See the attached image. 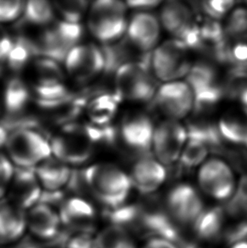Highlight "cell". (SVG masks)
Listing matches in <instances>:
<instances>
[{
  "mask_svg": "<svg viewBox=\"0 0 247 248\" xmlns=\"http://www.w3.org/2000/svg\"><path fill=\"white\" fill-rule=\"evenodd\" d=\"M84 180L97 201L111 209L124 205L132 188L130 175L111 163H97L88 166Z\"/></svg>",
  "mask_w": 247,
  "mask_h": 248,
  "instance_id": "6da1fadb",
  "label": "cell"
},
{
  "mask_svg": "<svg viewBox=\"0 0 247 248\" xmlns=\"http://www.w3.org/2000/svg\"><path fill=\"white\" fill-rule=\"evenodd\" d=\"M24 80L39 102H53L66 97L68 77L59 61L37 55L23 71Z\"/></svg>",
  "mask_w": 247,
  "mask_h": 248,
  "instance_id": "7a4b0ae2",
  "label": "cell"
},
{
  "mask_svg": "<svg viewBox=\"0 0 247 248\" xmlns=\"http://www.w3.org/2000/svg\"><path fill=\"white\" fill-rule=\"evenodd\" d=\"M127 8L123 0H94L86 16L91 35L101 44L118 43L126 34Z\"/></svg>",
  "mask_w": 247,
  "mask_h": 248,
  "instance_id": "3957f363",
  "label": "cell"
},
{
  "mask_svg": "<svg viewBox=\"0 0 247 248\" xmlns=\"http://www.w3.org/2000/svg\"><path fill=\"white\" fill-rule=\"evenodd\" d=\"M157 88L156 78L151 71L150 61L130 62L115 71L114 89L121 100L152 102Z\"/></svg>",
  "mask_w": 247,
  "mask_h": 248,
  "instance_id": "277c9868",
  "label": "cell"
},
{
  "mask_svg": "<svg viewBox=\"0 0 247 248\" xmlns=\"http://www.w3.org/2000/svg\"><path fill=\"white\" fill-rule=\"evenodd\" d=\"M97 137L80 125H63L51 139L52 155L68 165H82L93 154Z\"/></svg>",
  "mask_w": 247,
  "mask_h": 248,
  "instance_id": "5b68a950",
  "label": "cell"
},
{
  "mask_svg": "<svg viewBox=\"0 0 247 248\" xmlns=\"http://www.w3.org/2000/svg\"><path fill=\"white\" fill-rule=\"evenodd\" d=\"M5 155L14 166L31 169L52 156L50 142L37 131L19 129L10 133Z\"/></svg>",
  "mask_w": 247,
  "mask_h": 248,
  "instance_id": "8992f818",
  "label": "cell"
},
{
  "mask_svg": "<svg viewBox=\"0 0 247 248\" xmlns=\"http://www.w3.org/2000/svg\"><path fill=\"white\" fill-rule=\"evenodd\" d=\"M43 30L36 40L31 41L38 55L52 58L54 60L64 59L67 53L80 44L82 36L80 23L66 20H54Z\"/></svg>",
  "mask_w": 247,
  "mask_h": 248,
  "instance_id": "52a82bcc",
  "label": "cell"
},
{
  "mask_svg": "<svg viewBox=\"0 0 247 248\" xmlns=\"http://www.w3.org/2000/svg\"><path fill=\"white\" fill-rule=\"evenodd\" d=\"M189 49L176 39L157 45L150 54V69L157 80L166 82L179 81L186 76L192 64Z\"/></svg>",
  "mask_w": 247,
  "mask_h": 248,
  "instance_id": "ba28073f",
  "label": "cell"
},
{
  "mask_svg": "<svg viewBox=\"0 0 247 248\" xmlns=\"http://www.w3.org/2000/svg\"><path fill=\"white\" fill-rule=\"evenodd\" d=\"M106 64L104 52L97 45L80 43L67 53L63 67L70 80L87 84L95 80L104 71Z\"/></svg>",
  "mask_w": 247,
  "mask_h": 248,
  "instance_id": "9c48e42d",
  "label": "cell"
},
{
  "mask_svg": "<svg viewBox=\"0 0 247 248\" xmlns=\"http://www.w3.org/2000/svg\"><path fill=\"white\" fill-rule=\"evenodd\" d=\"M197 181L201 190L217 201L233 198L237 186L232 167L218 158L207 159L201 165Z\"/></svg>",
  "mask_w": 247,
  "mask_h": 248,
  "instance_id": "30bf717a",
  "label": "cell"
},
{
  "mask_svg": "<svg viewBox=\"0 0 247 248\" xmlns=\"http://www.w3.org/2000/svg\"><path fill=\"white\" fill-rule=\"evenodd\" d=\"M186 126L180 121L166 119L155 126L152 150L161 164L174 165L179 161L186 143Z\"/></svg>",
  "mask_w": 247,
  "mask_h": 248,
  "instance_id": "8fae6325",
  "label": "cell"
},
{
  "mask_svg": "<svg viewBox=\"0 0 247 248\" xmlns=\"http://www.w3.org/2000/svg\"><path fill=\"white\" fill-rule=\"evenodd\" d=\"M152 102L166 119L180 121L193 112V91L186 81L166 82L158 87Z\"/></svg>",
  "mask_w": 247,
  "mask_h": 248,
  "instance_id": "7c38bea8",
  "label": "cell"
},
{
  "mask_svg": "<svg viewBox=\"0 0 247 248\" xmlns=\"http://www.w3.org/2000/svg\"><path fill=\"white\" fill-rule=\"evenodd\" d=\"M166 209L171 218L182 224L197 222L204 212V203L200 193L189 184L174 186L166 198Z\"/></svg>",
  "mask_w": 247,
  "mask_h": 248,
  "instance_id": "4fadbf2b",
  "label": "cell"
},
{
  "mask_svg": "<svg viewBox=\"0 0 247 248\" xmlns=\"http://www.w3.org/2000/svg\"><path fill=\"white\" fill-rule=\"evenodd\" d=\"M154 130L155 126L149 116L133 114L124 119L119 133L125 147L142 157L149 155L152 150Z\"/></svg>",
  "mask_w": 247,
  "mask_h": 248,
  "instance_id": "5bb4252c",
  "label": "cell"
},
{
  "mask_svg": "<svg viewBox=\"0 0 247 248\" xmlns=\"http://www.w3.org/2000/svg\"><path fill=\"white\" fill-rule=\"evenodd\" d=\"M159 18L153 14L141 11L136 14L128 22V42L141 54H149L157 47L161 35Z\"/></svg>",
  "mask_w": 247,
  "mask_h": 248,
  "instance_id": "9a60e30c",
  "label": "cell"
},
{
  "mask_svg": "<svg viewBox=\"0 0 247 248\" xmlns=\"http://www.w3.org/2000/svg\"><path fill=\"white\" fill-rule=\"evenodd\" d=\"M17 169L18 170H15L14 173L7 196L12 204L27 212L39 203L44 189L34 171L31 169Z\"/></svg>",
  "mask_w": 247,
  "mask_h": 248,
  "instance_id": "2e32d148",
  "label": "cell"
},
{
  "mask_svg": "<svg viewBox=\"0 0 247 248\" xmlns=\"http://www.w3.org/2000/svg\"><path fill=\"white\" fill-rule=\"evenodd\" d=\"M130 175L132 187L141 194H152L159 189L167 177L163 164L149 155L142 156L131 168Z\"/></svg>",
  "mask_w": 247,
  "mask_h": 248,
  "instance_id": "e0dca14e",
  "label": "cell"
},
{
  "mask_svg": "<svg viewBox=\"0 0 247 248\" xmlns=\"http://www.w3.org/2000/svg\"><path fill=\"white\" fill-rule=\"evenodd\" d=\"M27 231L35 238L50 241L60 233L62 222L59 211L50 205L37 203L26 212Z\"/></svg>",
  "mask_w": 247,
  "mask_h": 248,
  "instance_id": "ac0fdd59",
  "label": "cell"
},
{
  "mask_svg": "<svg viewBox=\"0 0 247 248\" xmlns=\"http://www.w3.org/2000/svg\"><path fill=\"white\" fill-rule=\"evenodd\" d=\"M62 225L76 229L77 232L88 231L97 219V211L86 198L70 197L63 200L59 210Z\"/></svg>",
  "mask_w": 247,
  "mask_h": 248,
  "instance_id": "d6986e66",
  "label": "cell"
},
{
  "mask_svg": "<svg viewBox=\"0 0 247 248\" xmlns=\"http://www.w3.org/2000/svg\"><path fill=\"white\" fill-rule=\"evenodd\" d=\"M162 27L174 39H180L196 24L194 14L185 0H165L159 15Z\"/></svg>",
  "mask_w": 247,
  "mask_h": 248,
  "instance_id": "ffe728a7",
  "label": "cell"
},
{
  "mask_svg": "<svg viewBox=\"0 0 247 248\" xmlns=\"http://www.w3.org/2000/svg\"><path fill=\"white\" fill-rule=\"evenodd\" d=\"M27 231L26 212L10 202L0 203V246L18 242Z\"/></svg>",
  "mask_w": 247,
  "mask_h": 248,
  "instance_id": "44dd1931",
  "label": "cell"
},
{
  "mask_svg": "<svg viewBox=\"0 0 247 248\" xmlns=\"http://www.w3.org/2000/svg\"><path fill=\"white\" fill-rule=\"evenodd\" d=\"M33 95L22 77L12 76L0 88V100L4 112L18 114L30 105Z\"/></svg>",
  "mask_w": 247,
  "mask_h": 248,
  "instance_id": "7402d4cb",
  "label": "cell"
},
{
  "mask_svg": "<svg viewBox=\"0 0 247 248\" xmlns=\"http://www.w3.org/2000/svg\"><path fill=\"white\" fill-rule=\"evenodd\" d=\"M35 169L41 186L48 191H57L64 187L70 181L71 170L54 155L45 159Z\"/></svg>",
  "mask_w": 247,
  "mask_h": 248,
  "instance_id": "603a6c76",
  "label": "cell"
},
{
  "mask_svg": "<svg viewBox=\"0 0 247 248\" xmlns=\"http://www.w3.org/2000/svg\"><path fill=\"white\" fill-rule=\"evenodd\" d=\"M121 101L116 93L97 94L87 103L85 111L87 119L96 125L109 124L117 113Z\"/></svg>",
  "mask_w": 247,
  "mask_h": 248,
  "instance_id": "cb8c5ba5",
  "label": "cell"
},
{
  "mask_svg": "<svg viewBox=\"0 0 247 248\" xmlns=\"http://www.w3.org/2000/svg\"><path fill=\"white\" fill-rule=\"evenodd\" d=\"M217 127L227 144L247 150V114H226L221 118Z\"/></svg>",
  "mask_w": 247,
  "mask_h": 248,
  "instance_id": "d4e9b609",
  "label": "cell"
},
{
  "mask_svg": "<svg viewBox=\"0 0 247 248\" xmlns=\"http://www.w3.org/2000/svg\"><path fill=\"white\" fill-rule=\"evenodd\" d=\"M185 81L193 91L194 94L221 86L217 70L214 65L207 62H198L192 64L185 76Z\"/></svg>",
  "mask_w": 247,
  "mask_h": 248,
  "instance_id": "484cf974",
  "label": "cell"
},
{
  "mask_svg": "<svg viewBox=\"0 0 247 248\" xmlns=\"http://www.w3.org/2000/svg\"><path fill=\"white\" fill-rule=\"evenodd\" d=\"M97 248H139L125 227L110 224L97 233Z\"/></svg>",
  "mask_w": 247,
  "mask_h": 248,
  "instance_id": "4316f807",
  "label": "cell"
},
{
  "mask_svg": "<svg viewBox=\"0 0 247 248\" xmlns=\"http://www.w3.org/2000/svg\"><path fill=\"white\" fill-rule=\"evenodd\" d=\"M55 10L52 0H24V19L28 23L44 27L55 20Z\"/></svg>",
  "mask_w": 247,
  "mask_h": 248,
  "instance_id": "83f0119b",
  "label": "cell"
},
{
  "mask_svg": "<svg viewBox=\"0 0 247 248\" xmlns=\"http://www.w3.org/2000/svg\"><path fill=\"white\" fill-rule=\"evenodd\" d=\"M36 54H37V51L31 41L20 38L15 40L13 47L5 62L9 68L15 72H23L36 57Z\"/></svg>",
  "mask_w": 247,
  "mask_h": 248,
  "instance_id": "f1b7e54d",
  "label": "cell"
},
{
  "mask_svg": "<svg viewBox=\"0 0 247 248\" xmlns=\"http://www.w3.org/2000/svg\"><path fill=\"white\" fill-rule=\"evenodd\" d=\"M224 28L228 39L247 43V7L234 8L226 17Z\"/></svg>",
  "mask_w": 247,
  "mask_h": 248,
  "instance_id": "f546056e",
  "label": "cell"
},
{
  "mask_svg": "<svg viewBox=\"0 0 247 248\" xmlns=\"http://www.w3.org/2000/svg\"><path fill=\"white\" fill-rule=\"evenodd\" d=\"M210 152V148L205 141L199 138L188 137L179 161L187 169L197 167L207 161Z\"/></svg>",
  "mask_w": 247,
  "mask_h": 248,
  "instance_id": "4dcf8cb0",
  "label": "cell"
},
{
  "mask_svg": "<svg viewBox=\"0 0 247 248\" xmlns=\"http://www.w3.org/2000/svg\"><path fill=\"white\" fill-rule=\"evenodd\" d=\"M52 2L61 20L74 23H80L87 16L90 7L87 0H52Z\"/></svg>",
  "mask_w": 247,
  "mask_h": 248,
  "instance_id": "1f68e13d",
  "label": "cell"
},
{
  "mask_svg": "<svg viewBox=\"0 0 247 248\" xmlns=\"http://www.w3.org/2000/svg\"><path fill=\"white\" fill-rule=\"evenodd\" d=\"M201 3L209 18L219 20L234 10L235 0H202Z\"/></svg>",
  "mask_w": 247,
  "mask_h": 248,
  "instance_id": "d6a6232c",
  "label": "cell"
},
{
  "mask_svg": "<svg viewBox=\"0 0 247 248\" xmlns=\"http://www.w3.org/2000/svg\"><path fill=\"white\" fill-rule=\"evenodd\" d=\"M24 0H0V24L16 20L23 15Z\"/></svg>",
  "mask_w": 247,
  "mask_h": 248,
  "instance_id": "836d02e7",
  "label": "cell"
},
{
  "mask_svg": "<svg viewBox=\"0 0 247 248\" xmlns=\"http://www.w3.org/2000/svg\"><path fill=\"white\" fill-rule=\"evenodd\" d=\"M15 170L10 158L0 153V200L7 196Z\"/></svg>",
  "mask_w": 247,
  "mask_h": 248,
  "instance_id": "e575fe53",
  "label": "cell"
},
{
  "mask_svg": "<svg viewBox=\"0 0 247 248\" xmlns=\"http://www.w3.org/2000/svg\"><path fill=\"white\" fill-rule=\"evenodd\" d=\"M65 248H97V234L92 232H77L68 239Z\"/></svg>",
  "mask_w": 247,
  "mask_h": 248,
  "instance_id": "d590c367",
  "label": "cell"
},
{
  "mask_svg": "<svg viewBox=\"0 0 247 248\" xmlns=\"http://www.w3.org/2000/svg\"><path fill=\"white\" fill-rule=\"evenodd\" d=\"M231 202V210L234 212H247V174L239 181Z\"/></svg>",
  "mask_w": 247,
  "mask_h": 248,
  "instance_id": "8d00e7d4",
  "label": "cell"
},
{
  "mask_svg": "<svg viewBox=\"0 0 247 248\" xmlns=\"http://www.w3.org/2000/svg\"><path fill=\"white\" fill-rule=\"evenodd\" d=\"M15 39L10 32L0 24V62L6 61L13 47Z\"/></svg>",
  "mask_w": 247,
  "mask_h": 248,
  "instance_id": "74e56055",
  "label": "cell"
},
{
  "mask_svg": "<svg viewBox=\"0 0 247 248\" xmlns=\"http://www.w3.org/2000/svg\"><path fill=\"white\" fill-rule=\"evenodd\" d=\"M164 0H124L129 8L137 10H148L158 6Z\"/></svg>",
  "mask_w": 247,
  "mask_h": 248,
  "instance_id": "f35d334b",
  "label": "cell"
},
{
  "mask_svg": "<svg viewBox=\"0 0 247 248\" xmlns=\"http://www.w3.org/2000/svg\"><path fill=\"white\" fill-rule=\"evenodd\" d=\"M140 248H180L166 237H154L147 241Z\"/></svg>",
  "mask_w": 247,
  "mask_h": 248,
  "instance_id": "ab89813d",
  "label": "cell"
},
{
  "mask_svg": "<svg viewBox=\"0 0 247 248\" xmlns=\"http://www.w3.org/2000/svg\"><path fill=\"white\" fill-rule=\"evenodd\" d=\"M9 137L10 133L6 131V129L0 125V149L5 148Z\"/></svg>",
  "mask_w": 247,
  "mask_h": 248,
  "instance_id": "60d3db41",
  "label": "cell"
},
{
  "mask_svg": "<svg viewBox=\"0 0 247 248\" xmlns=\"http://www.w3.org/2000/svg\"><path fill=\"white\" fill-rule=\"evenodd\" d=\"M230 248H247V241L241 240V241L235 242Z\"/></svg>",
  "mask_w": 247,
  "mask_h": 248,
  "instance_id": "b9f144b4",
  "label": "cell"
},
{
  "mask_svg": "<svg viewBox=\"0 0 247 248\" xmlns=\"http://www.w3.org/2000/svg\"><path fill=\"white\" fill-rule=\"evenodd\" d=\"M3 112V106H2V104H1V100H0V116H1V114Z\"/></svg>",
  "mask_w": 247,
  "mask_h": 248,
  "instance_id": "7bdbcfd3",
  "label": "cell"
},
{
  "mask_svg": "<svg viewBox=\"0 0 247 248\" xmlns=\"http://www.w3.org/2000/svg\"><path fill=\"white\" fill-rule=\"evenodd\" d=\"M37 248L36 247H32V246H28V247H25V248Z\"/></svg>",
  "mask_w": 247,
  "mask_h": 248,
  "instance_id": "ee69618b",
  "label": "cell"
},
{
  "mask_svg": "<svg viewBox=\"0 0 247 248\" xmlns=\"http://www.w3.org/2000/svg\"><path fill=\"white\" fill-rule=\"evenodd\" d=\"M245 2H246V3H247V0H244Z\"/></svg>",
  "mask_w": 247,
  "mask_h": 248,
  "instance_id": "f6af8a7d",
  "label": "cell"
}]
</instances>
